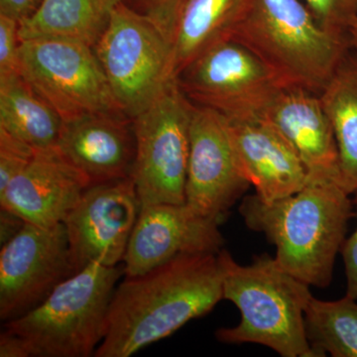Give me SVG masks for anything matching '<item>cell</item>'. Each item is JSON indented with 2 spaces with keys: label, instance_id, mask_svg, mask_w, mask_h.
I'll use <instances>...</instances> for the list:
<instances>
[{
  "label": "cell",
  "instance_id": "2e32d148",
  "mask_svg": "<svg viewBox=\"0 0 357 357\" xmlns=\"http://www.w3.org/2000/svg\"><path fill=\"white\" fill-rule=\"evenodd\" d=\"M262 117L292 145L306 168L309 182L340 185L337 141L319 93L284 86Z\"/></svg>",
  "mask_w": 357,
  "mask_h": 357
},
{
  "label": "cell",
  "instance_id": "7c38bea8",
  "mask_svg": "<svg viewBox=\"0 0 357 357\" xmlns=\"http://www.w3.org/2000/svg\"><path fill=\"white\" fill-rule=\"evenodd\" d=\"M249 187L232 146L227 119L215 110L195 105L185 204L199 215L222 222Z\"/></svg>",
  "mask_w": 357,
  "mask_h": 357
},
{
  "label": "cell",
  "instance_id": "4fadbf2b",
  "mask_svg": "<svg viewBox=\"0 0 357 357\" xmlns=\"http://www.w3.org/2000/svg\"><path fill=\"white\" fill-rule=\"evenodd\" d=\"M220 225L185 203L141 206L122 261L124 276L146 273L181 256L218 255L225 244Z\"/></svg>",
  "mask_w": 357,
  "mask_h": 357
},
{
  "label": "cell",
  "instance_id": "9a60e30c",
  "mask_svg": "<svg viewBox=\"0 0 357 357\" xmlns=\"http://www.w3.org/2000/svg\"><path fill=\"white\" fill-rule=\"evenodd\" d=\"M227 121L241 172L258 198L270 203L306 187L309 175L299 155L266 119Z\"/></svg>",
  "mask_w": 357,
  "mask_h": 357
},
{
  "label": "cell",
  "instance_id": "f1b7e54d",
  "mask_svg": "<svg viewBox=\"0 0 357 357\" xmlns=\"http://www.w3.org/2000/svg\"><path fill=\"white\" fill-rule=\"evenodd\" d=\"M25 220L13 211L1 208L0 211V241L1 246L8 243L13 237L22 229Z\"/></svg>",
  "mask_w": 357,
  "mask_h": 357
},
{
  "label": "cell",
  "instance_id": "e0dca14e",
  "mask_svg": "<svg viewBox=\"0 0 357 357\" xmlns=\"http://www.w3.org/2000/svg\"><path fill=\"white\" fill-rule=\"evenodd\" d=\"M58 149L91 185L130 178L136 154L133 119L107 112L64 122Z\"/></svg>",
  "mask_w": 357,
  "mask_h": 357
},
{
  "label": "cell",
  "instance_id": "d6986e66",
  "mask_svg": "<svg viewBox=\"0 0 357 357\" xmlns=\"http://www.w3.org/2000/svg\"><path fill=\"white\" fill-rule=\"evenodd\" d=\"M63 119L20 74L0 77V129L36 150L58 147Z\"/></svg>",
  "mask_w": 357,
  "mask_h": 357
},
{
  "label": "cell",
  "instance_id": "f546056e",
  "mask_svg": "<svg viewBox=\"0 0 357 357\" xmlns=\"http://www.w3.org/2000/svg\"><path fill=\"white\" fill-rule=\"evenodd\" d=\"M349 37L351 50L357 55V20L356 23L351 26V30H349Z\"/></svg>",
  "mask_w": 357,
  "mask_h": 357
},
{
  "label": "cell",
  "instance_id": "3957f363",
  "mask_svg": "<svg viewBox=\"0 0 357 357\" xmlns=\"http://www.w3.org/2000/svg\"><path fill=\"white\" fill-rule=\"evenodd\" d=\"M123 267L91 263L54 289L38 306L6 321L1 357H89L105 338Z\"/></svg>",
  "mask_w": 357,
  "mask_h": 357
},
{
  "label": "cell",
  "instance_id": "ba28073f",
  "mask_svg": "<svg viewBox=\"0 0 357 357\" xmlns=\"http://www.w3.org/2000/svg\"><path fill=\"white\" fill-rule=\"evenodd\" d=\"M20 75L64 122L122 112L89 45L63 38L22 40Z\"/></svg>",
  "mask_w": 357,
  "mask_h": 357
},
{
  "label": "cell",
  "instance_id": "7a4b0ae2",
  "mask_svg": "<svg viewBox=\"0 0 357 357\" xmlns=\"http://www.w3.org/2000/svg\"><path fill=\"white\" fill-rule=\"evenodd\" d=\"M351 195L337 183L309 182L277 201L244 197L239 213L249 229L264 234L276 248V261L314 287L332 283L335 258L356 217Z\"/></svg>",
  "mask_w": 357,
  "mask_h": 357
},
{
  "label": "cell",
  "instance_id": "d4e9b609",
  "mask_svg": "<svg viewBox=\"0 0 357 357\" xmlns=\"http://www.w3.org/2000/svg\"><path fill=\"white\" fill-rule=\"evenodd\" d=\"M20 21L0 14V77L20 74Z\"/></svg>",
  "mask_w": 357,
  "mask_h": 357
},
{
  "label": "cell",
  "instance_id": "603a6c76",
  "mask_svg": "<svg viewBox=\"0 0 357 357\" xmlns=\"http://www.w3.org/2000/svg\"><path fill=\"white\" fill-rule=\"evenodd\" d=\"M328 31L349 37L357 20V0H303Z\"/></svg>",
  "mask_w": 357,
  "mask_h": 357
},
{
  "label": "cell",
  "instance_id": "277c9868",
  "mask_svg": "<svg viewBox=\"0 0 357 357\" xmlns=\"http://www.w3.org/2000/svg\"><path fill=\"white\" fill-rule=\"evenodd\" d=\"M223 299L234 303L241 321L218 328L215 337L227 344H256L282 357H314L306 335L305 312L310 286L283 269L269 255L241 265L229 251L218 253Z\"/></svg>",
  "mask_w": 357,
  "mask_h": 357
},
{
  "label": "cell",
  "instance_id": "484cf974",
  "mask_svg": "<svg viewBox=\"0 0 357 357\" xmlns=\"http://www.w3.org/2000/svg\"><path fill=\"white\" fill-rule=\"evenodd\" d=\"M126 6L151 18L171 38L176 16L184 0H122Z\"/></svg>",
  "mask_w": 357,
  "mask_h": 357
},
{
  "label": "cell",
  "instance_id": "83f0119b",
  "mask_svg": "<svg viewBox=\"0 0 357 357\" xmlns=\"http://www.w3.org/2000/svg\"><path fill=\"white\" fill-rule=\"evenodd\" d=\"M42 2L43 0H0V14L21 22L34 15Z\"/></svg>",
  "mask_w": 357,
  "mask_h": 357
},
{
  "label": "cell",
  "instance_id": "ac0fdd59",
  "mask_svg": "<svg viewBox=\"0 0 357 357\" xmlns=\"http://www.w3.org/2000/svg\"><path fill=\"white\" fill-rule=\"evenodd\" d=\"M246 0H184L171 34L174 79L206 49L229 39Z\"/></svg>",
  "mask_w": 357,
  "mask_h": 357
},
{
  "label": "cell",
  "instance_id": "7402d4cb",
  "mask_svg": "<svg viewBox=\"0 0 357 357\" xmlns=\"http://www.w3.org/2000/svg\"><path fill=\"white\" fill-rule=\"evenodd\" d=\"M307 342L314 357H357V303L312 297L305 312Z\"/></svg>",
  "mask_w": 357,
  "mask_h": 357
},
{
  "label": "cell",
  "instance_id": "ffe728a7",
  "mask_svg": "<svg viewBox=\"0 0 357 357\" xmlns=\"http://www.w3.org/2000/svg\"><path fill=\"white\" fill-rule=\"evenodd\" d=\"M122 0H43L20 22L21 40L63 38L95 46Z\"/></svg>",
  "mask_w": 357,
  "mask_h": 357
},
{
  "label": "cell",
  "instance_id": "8992f818",
  "mask_svg": "<svg viewBox=\"0 0 357 357\" xmlns=\"http://www.w3.org/2000/svg\"><path fill=\"white\" fill-rule=\"evenodd\" d=\"M93 48L117 105L129 119L145 112L174 79L168 35L123 1Z\"/></svg>",
  "mask_w": 357,
  "mask_h": 357
},
{
  "label": "cell",
  "instance_id": "44dd1931",
  "mask_svg": "<svg viewBox=\"0 0 357 357\" xmlns=\"http://www.w3.org/2000/svg\"><path fill=\"white\" fill-rule=\"evenodd\" d=\"M332 123L338 157L340 185L349 195L357 191V55L351 50L319 93Z\"/></svg>",
  "mask_w": 357,
  "mask_h": 357
},
{
  "label": "cell",
  "instance_id": "30bf717a",
  "mask_svg": "<svg viewBox=\"0 0 357 357\" xmlns=\"http://www.w3.org/2000/svg\"><path fill=\"white\" fill-rule=\"evenodd\" d=\"M73 274L64 223L26 222L0 252V319L6 323L29 312Z\"/></svg>",
  "mask_w": 357,
  "mask_h": 357
},
{
  "label": "cell",
  "instance_id": "6da1fadb",
  "mask_svg": "<svg viewBox=\"0 0 357 357\" xmlns=\"http://www.w3.org/2000/svg\"><path fill=\"white\" fill-rule=\"evenodd\" d=\"M223 299L218 255H184L116 286L96 357H128L170 337Z\"/></svg>",
  "mask_w": 357,
  "mask_h": 357
},
{
  "label": "cell",
  "instance_id": "5bb4252c",
  "mask_svg": "<svg viewBox=\"0 0 357 357\" xmlns=\"http://www.w3.org/2000/svg\"><path fill=\"white\" fill-rule=\"evenodd\" d=\"M91 181L57 148L38 150L0 192V206L26 222L50 227L64 222Z\"/></svg>",
  "mask_w": 357,
  "mask_h": 357
},
{
  "label": "cell",
  "instance_id": "8fae6325",
  "mask_svg": "<svg viewBox=\"0 0 357 357\" xmlns=\"http://www.w3.org/2000/svg\"><path fill=\"white\" fill-rule=\"evenodd\" d=\"M141 210L132 178L89 185L64 220L75 273L123 261Z\"/></svg>",
  "mask_w": 357,
  "mask_h": 357
},
{
  "label": "cell",
  "instance_id": "9c48e42d",
  "mask_svg": "<svg viewBox=\"0 0 357 357\" xmlns=\"http://www.w3.org/2000/svg\"><path fill=\"white\" fill-rule=\"evenodd\" d=\"M176 79L195 105L215 110L227 119L262 116L284 88L255 54L232 39L199 54Z\"/></svg>",
  "mask_w": 357,
  "mask_h": 357
},
{
  "label": "cell",
  "instance_id": "5b68a950",
  "mask_svg": "<svg viewBox=\"0 0 357 357\" xmlns=\"http://www.w3.org/2000/svg\"><path fill=\"white\" fill-rule=\"evenodd\" d=\"M229 39L255 54L284 86L321 93L351 50L303 0H246Z\"/></svg>",
  "mask_w": 357,
  "mask_h": 357
},
{
  "label": "cell",
  "instance_id": "cb8c5ba5",
  "mask_svg": "<svg viewBox=\"0 0 357 357\" xmlns=\"http://www.w3.org/2000/svg\"><path fill=\"white\" fill-rule=\"evenodd\" d=\"M37 151L0 129V192L30 163Z\"/></svg>",
  "mask_w": 357,
  "mask_h": 357
},
{
  "label": "cell",
  "instance_id": "52a82bcc",
  "mask_svg": "<svg viewBox=\"0 0 357 357\" xmlns=\"http://www.w3.org/2000/svg\"><path fill=\"white\" fill-rule=\"evenodd\" d=\"M195 105L173 79L133 119L136 140L132 176L141 206L185 204L190 128Z\"/></svg>",
  "mask_w": 357,
  "mask_h": 357
},
{
  "label": "cell",
  "instance_id": "4316f807",
  "mask_svg": "<svg viewBox=\"0 0 357 357\" xmlns=\"http://www.w3.org/2000/svg\"><path fill=\"white\" fill-rule=\"evenodd\" d=\"M354 204L357 218V191L354 192ZM340 253L344 263L347 277V294L345 295L357 300V227L351 236L345 238Z\"/></svg>",
  "mask_w": 357,
  "mask_h": 357
}]
</instances>
